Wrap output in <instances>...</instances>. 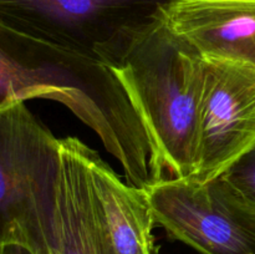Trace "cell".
Instances as JSON below:
<instances>
[{
	"instance_id": "cell-7",
	"label": "cell",
	"mask_w": 255,
	"mask_h": 254,
	"mask_svg": "<svg viewBox=\"0 0 255 254\" xmlns=\"http://www.w3.org/2000/svg\"><path fill=\"white\" fill-rule=\"evenodd\" d=\"M164 21L203 59L255 69V0H176Z\"/></svg>"
},
{
	"instance_id": "cell-9",
	"label": "cell",
	"mask_w": 255,
	"mask_h": 254,
	"mask_svg": "<svg viewBox=\"0 0 255 254\" xmlns=\"http://www.w3.org/2000/svg\"><path fill=\"white\" fill-rule=\"evenodd\" d=\"M87 148L75 137L60 138L51 227L35 254H105L92 213Z\"/></svg>"
},
{
	"instance_id": "cell-3",
	"label": "cell",
	"mask_w": 255,
	"mask_h": 254,
	"mask_svg": "<svg viewBox=\"0 0 255 254\" xmlns=\"http://www.w3.org/2000/svg\"><path fill=\"white\" fill-rule=\"evenodd\" d=\"M59 166L60 138L25 102L0 110V244L39 251L51 227Z\"/></svg>"
},
{
	"instance_id": "cell-6",
	"label": "cell",
	"mask_w": 255,
	"mask_h": 254,
	"mask_svg": "<svg viewBox=\"0 0 255 254\" xmlns=\"http://www.w3.org/2000/svg\"><path fill=\"white\" fill-rule=\"evenodd\" d=\"M206 64L196 168L189 177L199 183L224 174L255 147V69L224 60Z\"/></svg>"
},
{
	"instance_id": "cell-11",
	"label": "cell",
	"mask_w": 255,
	"mask_h": 254,
	"mask_svg": "<svg viewBox=\"0 0 255 254\" xmlns=\"http://www.w3.org/2000/svg\"><path fill=\"white\" fill-rule=\"evenodd\" d=\"M0 254H35L26 246L20 243H1Z\"/></svg>"
},
{
	"instance_id": "cell-8",
	"label": "cell",
	"mask_w": 255,
	"mask_h": 254,
	"mask_svg": "<svg viewBox=\"0 0 255 254\" xmlns=\"http://www.w3.org/2000/svg\"><path fill=\"white\" fill-rule=\"evenodd\" d=\"M92 213L105 254H159L146 189L121 178L95 149L87 148Z\"/></svg>"
},
{
	"instance_id": "cell-1",
	"label": "cell",
	"mask_w": 255,
	"mask_h": 254,
	"mask_svg": "<svg viewBox=\"0 0 255 254\" xmlns=\"http://www.w3.org/2000/svg\"><path fill=\"white\" fill-rule=\"evenodd\" d=\"M31 99L65 105L120 163L133 161L148 148L146 128L109 66L0 21V110Z\"/></svg>"
},
{
	"instance_id": "cell-5",
	"label": "cell",
	"mask_w": 255,
	"mask_h": 254,
	"mask_svg": "<svg viewBox=\"0 0 255 254\" xmlns=\"http://www.w3.org/2000/svg\"><path fill=\"white\" fill-rule=\"evenodd\" d=\"M156 224L202 254H255V204L224 174L163 178L146 188Z\"/></svg>"
},
{
	"instance_id": "cell-4",
	"label": "cell",
	"mask_w": 255,
	"mask_h": 254,
	"mask_svg": "<svg viewBox=\"0 0 255 254\" xmlns=\"http://www.w3.org/2000/svg\"><path fill=\"white\" fill-rule=\"evenodd\" d=\"M176 0H0V21L111 66Z\"/></svg>"
},
{
	"instance_id": "cell-10",
	"label": "cell",
	"mask_w": 255,
	"mask_h": 254,
	"mask_svg": "<svg viewBox=\"0 0 255 254\" xmlns=\"http://www.w3.org/2000/svg\"><path fill=\"white\" fill-rule=\"evenodd\" d=\"M224 176L255 204V147L237 161Z\"/></svg>"
},
{
	"instance_id": "cell-2",
	"label": "cell",
	"mask_w": 255,
	"mask_h": 254,
	"mask_svg": "<svg viewBox=\"0 0 255 254\" xmlns=\"http://www.w3.org/2000/svg\"><path fill=\"white\" fill-rule=\"evenodd\" d=\"M110 69L138 114L166 178L193 176L206 60L162 17L139 32Z\"/></svg>"
}]
</instances>
